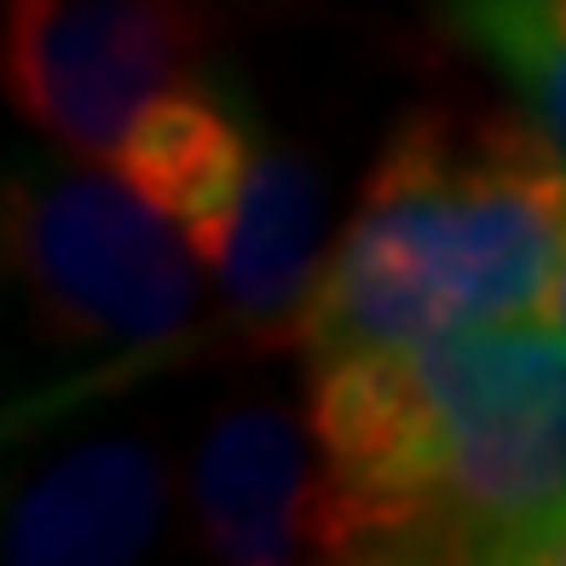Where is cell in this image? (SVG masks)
I'll list each match as a JSON object with an SVG mask.
<instances>
[{
  "mask_svg": "<svg viewBox=\"0 0 566 566\" xmlns=\"http://www.w3.org/2000/svg\"><path fill=\"white\" fill-rule=\"evenodd\" d=\"M324 560H485L566 503V336L537 318L313 365Z\"/></svg>",
  "mask_w": 566,
  "mask_h": 566,
  "instance_id": "cell-1",
  "label": "cell"
},
{
  "mask_svg": "<svg viewBox=\"0 0 566 566\" xmlns=\"http://www.w3.org/2000/svg\"><path fill=\"white\" fill-rule=\"evenodd\" d=\"M560 249L566 163L521 111H405L329 238L301 358L532 318Z\"/></svg>",
  "mask_w": 566,
  "mask_h": 566,
  "instance_id": "cell-2",
  "label": "cell"
},
{
  "mask_svg": "<svg viewBox=\"0 0 566 566\" xmlns=\"http://www.w3.org/2000/svg\"><path fill=\"white\" fill-rule=\"evenodd\" d=\"M7 272L41 353L35 388L7 410L12 440H41L75 410L157 381L226 329L209 266L163 209L105 163L41 150L7 174Z\"/></svg>",
  "mask_w": 566,
  "mask_h": 566,
  "instance_id": "cell-3",
  "label": "cell"
},
{
  "mask_svg": "<svg viewBox=\"0 0 566 566\" xmlns=\"http://www.w3.org/2000/svg\"><path fill=\"white\" fill-rule=\"evenodd\" d=\"M202 46L197 0H7L0 75L46 145L111 168L134 122L197 75Z\"/></svg>",
  "mask_w": 566,
  "mask_h": 566,
  "instance_id": "cell-4",
  "label": "cell"
},
{
  "mask_svg": "<svg viewBox=\"0 0 566 566\" xmlns=\"http://www.w3.org/2000/svg\"><path fill=\"white\" fill-rule=\"evenodd\" d=\"M186 514L214 560H324V462L313 422L266 394L220 405L191 451Z\"/></svg>",
  "mask_w": 566,
  "mask_h": 566,
  "instance_id": "cell-5",
  "label": "cell"
},
{
  "mask_svg": "<svg viewBox=\"0 0 566 566\" xmlns=\"http://www.w3.org/2000/svg\"><path fill=\"white\" fill-rule=\"evenodd\" d=\"M329 197L324 168L301 145L261 127L238 209L202 249L226 336L254 358L301 353V324L329 261Z\"/></svg>",
  "mask_w": 566,
  "mask_h": 566,
  "instance_id": "cell-6",
  "label": "cell"
},
{
  "mask_svg": "<svg viewBox=\"0 0 566 566\" xmlns=\"http://www.w3.org/2000/svg\"><path fill=\"white\" fill-rule=\"evenodd\" d=\"M163 514V446L145 433H87L12 485L0 555L23 566H122L157 544Z\"/></svg>",
  "mask_w": 566,
  "mask_h": 566,
  "instance_id": "cell-7",
  "label": "cell"
},
{
  "mask_svg": "<svg viewBox=\"0 0 566 566\" xmlns=\"http://www.w3.org/2000/svg\"><path fill=\"white\" fill-rule=\"evenodd\" d=\"M254 145H261V116H254V105L231 82H209L197 70L191 82L163 93L134 122V134L122 139L111 168L150 209H163L186 231V243L202 261V249L214 243L226 214L238 209Z\"/></svg>",
  "mask_w": 566,
  "mask_h": 566,
  "instance_id": "cell-8",
  "label": "cell"
},
{
  "mask_svg": "<svg viewBox=\"0 0 566 566\" xmlns=\"http://www.w3.org/2000/svg\"><path fill=\"white\" fill-rule=\"evenodd\" d=\"M440 12L566 163V0H440Z\"/></svg>",
  "mask_w": 566,
  "mask_h": 566,
  "instance_id": "cell-9",
  "label": "cell"
},
{
  "mask_svg": "<svg viewBox=\"0 0 566 566\" xmlns=\"http://www.w3.org/2000/svg\"><path fill=\"white\" fill-rule=\"evenodd\" d=\"M485 566H566V503L503 532L492 544V555H485Z\"/></svg>",
  "mask_w": 566,
  "mask_h": 566,
  "instance_id": "cell-10",
  "label": "cell"
},
{
  "mask_svg": "<svg viewBox=\"0 0 566 566\" xmlns=\"http://www.w3.org/2000/svg\"><path fill=\"white\" fill-rule=\"evenodd\" d=\"M537 324H549V329H560L566 336V249H560V261H555V277H549V290H544V301H537V313H532Z\"/></svg>",
  "mask_w": 566,
  "mask_h": 566,
  "instance_id": "cell-11",
  "label": "cell"
}]
</instances>
